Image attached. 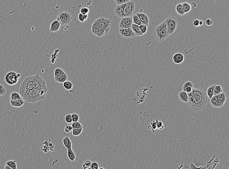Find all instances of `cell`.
I'll use <instances>...</instances> for the list:
<instances>
[{
  "label": "cell",
  "mask_w": 229,
  "mask_h": 169,
  "mask_svg": "<svg viewBox=\"0 0 229 169\" xmlns=\"http://www.w3.org/2000/svg\"><path fill=\"white\" fill-rule=\"evenodd\" d=\"M188 105L189 108L195 111L202 110L208 103V96L206 91L203 89L193 88L191 92L188 93Z\"/></svg>",
  "instance_id": "6da1fadb"
},
{
  "label": "cell",
  "mask_w": 229,
  "mask_h": 169,
  "mask_svg": "<svg viewBox=\"0 0 229 169\" xmlns=\"http://www.w3.org/2000/svg\"><path fill=\"white\" fill-rule=\"evenodd\" d=\"M48 91L46 83H45L37 88L27 90L19 94L26 102L35 103L45 99Z\"/></svg>",
  "instance_id": "7a4b0ae2"
},
{
  "label": "cell",
  "mask_w": 229,
  "mask_h": 169,
  "mask_svg": "<svg viewBox=\"0 0 229 169\" xmlns=\"http://www.w3.org/2000/svg\"><path fill=\"white\" fill-rule=\"evenodd\" d=\"M111 22L105 17H100L95 20L91 26V31L98 37L106 35L110 31Z\"/></svg>",
  "instance_id": "3957f363"
},
{
  "label": "cell",
  "mask_w": 229,
  "mask_h": 169,
  "mask_svg": "<svg viewBox=\"0 0 229 169\" xmlns=\"http://www.w3.org/2000/svg\"><path fill=\"white\" fill-rule=\"evenodd\" d=\"M46 83L45 80L38 74L26 78L20 85L19 93L27 90L37 88L43 84Z\"/></svg>",
  "instance_id": "277c9868"
},
{
  "label": "cell",
  "mask_w": 229,
  "mask_h": 169,
  "mask_svg": "<svg viewBox=\"0 0 229 169\" xmlns=\"http://www.w3.org/2000/svg\"><path fill=\"white\" fill-rule=\"evenodd\" d=\"M135 10V3L132 1H130L126 3L117 5L115 7L114 12L117 17L122 18L132 16Z\"/></svg>",
  "instance_id": "5b68a950"
},
{
  "label": "cell",
  "mask_w": 229,
  "mask_h": 169,
  "mask_svg": "<svg viewBox=\"0 0 229 169\" xmlns=\"http://www.w3.org/2000/svg\"><path fill=\"white\" fill-rule=\"evenodd\" d=\"M153 36L158 42H163L169 37L166 24L164 21L155 27L153 31Z\"/></svg>",
  "instance_id": "8992f818"
},
{
  "label": "cell",
  "mask_w": 229,
  "mask_h": 169,
  "mask_svg": "<svg viewBox=\"0 0 229 169\" xmlns=\"http://www.w3.org/2000/svg\"><path fill=\"white\" fill-rule=\"evenodd\" d=\"M166 24L167 29L169 34L172 35L176 30L178 24V21L176 18L173 16H169L164 21Z\"/></svg>",
  "instance_id": "52a82bcc"
},
{
  "label": "cell",
  "mask_w": 229,
  "mask_h": 169,
  "mask_svg": "<svg viewBox=\"0 0 229 169\" xmlns=\"http://www.w3.org/2000/svg\"><path fill=\"white\" fill-rule=\"evenodd\" d=\"M72 19L71 13L66 11L59 12L57 15V20L61 23V26H64L69 24Z\"/></svg>",
  "instance_id": "ba28073f"
},
{
  "label": "cell",
  "mask_w": 229,
  "mask_h": 169,
  "mask_svg": "<svg viewBox=\"0 0 229 169\" xmlns=\"http://www.w3.org/2000/svg\"><path fill=\"white\" fill-rule=\"evenodd\" d=\"M21 77V74L16 73L14 71H10L4 76V80L8 85H14L16 84Z\"/></svg>",
  "instance_id": "9c48e42d"
},
{
  "label": "cell",
  "mask_w": 229,
  "mask_h": 169,
  "mask_svg": "<svg viewBox=\"0 0 229 169\" xmlns=\"http://www.w3.org/2000/svg\"><path fill=\"white\" fill-rule=\"evenodd\" d=\"M119 33L121 36L124 38H132L136 36L131 27L119 28Z\"/></svg>",
  "instance_id": "30bf717a"
},
{
  "label": "cell",
  "mask_w": 229,
  "mask_h": 169,
  "mask_svg": "<svg viewBox=\"0 0 229 169\" xmlns=\"http://www.w3.org/2000/svg\"><path fill=\"white\" fill-rule=\"evenodd\" d=\"M132 23L133 22L132 16L123 17L122 18L120 21L119 27V28H126L128 27H131Z\"/></svg>",
  "instance_id": "8fae6325"
},
{
  "label": "cell",
  "mask_w": 229,
  "mask_h": 169,
  "mask_svg": "<svg viewBox=\"0 0 229 169\" xmlns=\"http://www.w3.org/2000/svg\"><path fill=\"white\" fill-rule=\"evenodd\" d=\"M136 14L138 16L143 25H145L148 26L150 21L148 16L147 14L143 12H138L136 13Z\"/></svg>",
  "instance_id": "7c38bea8"
},
{
  "label": "cell",
  "mask_w": 229,
  "mask_h": 169,
  "mask_svg": "<svg viewBox=\"0 0 229 169\" xmlns=\"http://www.w3.org/2000/svg\"><path fill=\"white\" fill-rule=\"evenodd\" d=\"M185 57L184 55L181 53H177L173 55L172 61L174 64H180L184 61Z\"/></svg>",
  "instance_id": "4fadbf2b"
},
{
  "label": "cell",
  "mask_w": 229,
  "mask_h": 169,
  "mask_svg": "<svg viewBox=\"0 0 229 169\" xmlns=\"http://www.w3.org/2000/svg\"><path fill=\"white\" fill-rule=\"evenodd\" d=\"M217 98L218 102V107L220 108L222 107L224 105L225 103L226 102L227 98V94L223 92L222 93L217 95Z\"/></svg>",
  "instance_id": "5bb4252c"
},
{
  "label": "cell",
  "mask_w": 229,
  "mask_h": 169,
  "mask_svg": "<svg viewBox=\"0 0 229 169\" xmlns=\"http://www.w3.org/2000/svg\"><path fill=\"white\" fill-rule=\"evenodd\" d=\"M61 26V23L58 21V20H56L53 21L51 23L50 26V28H49L50 31L52 32H57L58 30L60 29Z\"/></svg>",
  "instance_id": "9a60e30c"
},
{
  "label": "cell",
  "mask_w": 229,
  "mask_h": 169,
  "mask_svg": "<svg viewBox=\"0 0 229 169\" xmlns=\"http://www.w3.org/2000/svg\"><path fill=\"white\" fill-rule=\"evenodd\" d=\"M10 105L12 107H21L23 106L25 104V102L22 99H18V100H10Z\"/></svg>",
  "instance_id": "2e32d148"
},
{
  "label": "cell",
  "mask_w": 229,
  "mask_h": 169,
  "mask_svg": "<svg viewBox=\"0 0 229 169\" xmlns=\"http://www.w3.org/2000/svg\"><path fill=\"white\" fill-rule=\"evenodd\" d=\"M63 143L65 147L68 149H72V142L68 137H66L63 139Z\"/></svg>",
  "instance_id": "e0dca14e"
},
{
  "label": "cell",
  "mask_w": 229,
  "mask_h": 169,
  "mask_svg": "<svg viewBox=\"0 0 229 169\" xmlns=\"http://www.w3.org/2000/svg\"><path fill=\"white\" fill-rule=\"evenodd\" d=\"M178 96L179 99L182 102L187 103L188 102V96L187 93L185 91L182 90V91L180 92L178 94Z\"/></svg>",
  "instance_id": "ac0fdd59"
},
{
  "label": "cell",
  "mask_w": 229,
  "mask_h": 169,
  "mask_svg": "<svg viewBox=\"0 0 229 169\" xmlns=\"http://www.w3.org/2000/svg\"><path fill=\"white\" fill-rule=\"evenodd\" d=\"M68 78V75L67 74V73H65L62 74L59 77L55 78L54 79H55V81L58 83H63L67 80Z\"/></svg>",
  "instance_id": "d6986e66"
},
{
  "label": "cell",
  "mask_w": 229,
  "mask_h": 169,
  "mask_svg": "<svg viewBox=\"0 0 229 169\" xmlns=\"http://www.w3.org/2000/svg\"><path fill=\"white\" fill-rule=\"evenodd\" d=\"M131 28L132 29L133 31L135 33L136 36H142L143 35L142 34V32L141 31L140 29L139 28L138 25L132 23Z\"/></svg>",
  "instance_id": "ffe728a7"
},
{
  "label": "cell",
  "mask_w": 229,
  "mask_h": 169,
  "mask_svg": "<svg viewBox=\"0 0 229 169\" xmlns=\"http://www.w3.org/2000/svg\"><path fill=\"white\" fill-rule=\"evenodd\" d=\"M210 102H211V105L213 106L214 108H219L218 107V99L217 98V95H214L213 97L210 99Z\"/></svg>",
  "instance_id": "44dd1931"
},
{
  "label": "cell",
  "mask_w": 229,
  "mask_h": 169,
  "mask_svg": "<svg viewBox=\"0 0 229 169\" xmlns=\"http://www.w3.org/2000/svg\"><path fill=\"white\" fill-rule=\"evenodd\" d=\"M216 86L215 84L212 85L211 86H210L209 87H208V88L206 92L207 96L209 98V99H211L213 96H214L213 95V89Z\"/></svg>",
  "instance_id": "7402d4cb"
},
{
  "label": "cell",
  "mask_w": 229,
  "mask_h": 169,
  "mask_svg": "<svg viewBox=\"0 0 229 169\" xmlns=\"http://www.w3.org/2000/svg\"><path fill=\"white\" fill-rule=\"evenodd\" d=\"M175 10L176 12L181 16H183L185 14L184 12L182 3H178L175 7Z\"/></svg>",
  "instance_id": "603a6c76"
},
{
  "label": "cell",
  "mask_w": 229,
  "mask_h": 169,
  "mask_svg": "<svg viewBox=\"0 0 229 169\" xmlns=\"http://www.w3.org/2000/svg\"><path fill=\"white\" fill-rule=\"evenodd\" d=\"M67 155H68V159L70 160L71 162L74 161L76 159V155L74 153V152L73 151L72 149L68 150Z\"/></svg>",
  "instance_id": "cb8c5ba5"
},
{
  "label": "cell",
  "mask_w": 229,
  "mask_h": 169,
  "mask_svg": "<svg viewBox=\"0 0 229 169\" xmlns=\"http://www.w3.org/2000/svg\"><path fill=\"white\" fill-rule=\"evenodd\" d=\"M182 4L185 14L189 12L191 9V6L190 3L187 2H184L183 3H182Z\"/></svg>",
  "instance_id": "d4e9b609"
},
{
  "label": "cell",
  "mask_w": 229,
  "mask_h": 169,
  "mask_svg": "<svg viewBox=\"0 0 229 169\" xmlns=\"http://www.w3.org/2000/svg\"><path fill=\"white\" fill-rule=\"evenodd\" d=\"M23 98L21 95L18 93L16 92H13L10 95V99L11 100H18V99H22Z\"/></svg>",
  "instance_id": "484cf974"
},
{
  "label": "cell",
  "mask_w": 229,
  "mask_h": 169,
  "mask_svg": "<svg viewBox=\"0 0 229 169\" xmlns=\"http://www.w3.org/2000/svg\"><path fill=\"white\" fill-rule=\"evenodd\" d=\"M223 92L222 87L220 85H216L213 89V95H217Z\"/></svg>",
  "instance_id": "4316f807"
},
{
  "label": "cell",
  "mask_w": 229,
  "mask_h": 169,
  "mask_svg": "<svg viewBox=\"0 0 229 169\" xmlns=\"http://www.w3.org/2000/svg\"><path fill=\"white\" fill-rule=\"evenodd\" d=\"M6 165H7L10 166L12 169H16L17 168L16 162L15 160H8L6 163Z\"/></svg>",
  "instance_id": "83f0119b"
},
{
  "label": "cell",
  "mask_w": 229,
  "mask_h": 169,
  "mask_svg": "<svg viewBox=\"0 0 229 169\" xmlns=\"http://www.w3.org/2000/svg\"><path fill=\"white\" fill-rule=\"evenodd\" d=\"M83 130V127L80 128H76V129H72V133L74 136H79L82 133V131Z\"/></svg>",
  "instance_id": "f1b7e54d"
},
{
  "label": "cell",
  "mask_w": 229,
  "mask_h": 169,
  "mask_svg": "<svg viewBox=\"0 0 229 169\" xmlns=\"http://www.w3.org/2000/svg\"><path fill=\"white\" fill-rule=\"evenodd\" d=\"M157 120L158 119L152 121L150 125L148 126V129H151L152 131V132H155L156 130H157Z\"/></svg>",
  "instance_id": "f546056e"
},
{
  "label": "cell",
  "mask_w": 229,
  "mask_h": 169,
  "mask_svg": "<svg viewBox=\"0 0 229 169\" xmlns=\"http://www.w3.org/2000/svg\"><path fill=\"white\" fill-rule=\"evenodd\" d=\"M65 73V71L63 70L61 68H56L55 70H54V78L60 76L62 74H64Z\"/></svg>",
  "instance_id": "4dcf8cb0"
},
{
  "label": "cell",
  "mask_w": 229,
  "mask_h": 169,
  "mask_svg": "<svg viewBox=\"0 0 229 169\" xmlns=\"http://www.w3.org/2000/svg\"><path fill=\"white\" fill-rule=\"evenodd\" d=\"M63 84L64 88L67 90H71L73 88V84L71 81H66Z\"/></svg>",
  "instance_id": "1f68e13d"
},
{
  "label": "cell",
  "mask_w": 229,
  "mask_h": 169,
  "mask_svg": "<svg viewBox=\"0 0 229 169\" xmlns=\"http://www.w3.org/2000/svg\"><path fill=\"white\" fill-rule=\"evenodd\" d=\"M132 22H133V24H135V25H138V26L142 25V22L139 19L138 16H137L136 14H134L133 16H132Z\"/></svg>",
  "instance_id": "d6a6232c"
},
{
  "label": "cell",
  "mask_w": 229,
  "mask_h": 169,
  "mask_svg": "<svg viewBox=\"0 0 229 169\" xmlns=\"http://www.w3.org/2000/svg\"><path fill=\"white\" fill-rule=\"evenodd\" d=\"M78 20L80 22H84L87 20L88 18V14H83L82 13H79L78 16Z\"/></svg>",
  "instance_id": "836d02e7"
},
{
  "label": "cell",
  "mask_w": 229,
  "mask_h": 169,
  "mask_svg": "<svg viewBox=\"0 0 229 169\" xmlns=\"http://www.w3.org/2000/svg\"><path fill=\"white\" fill-rule=\"evenodd\" d=\"M139 28H140V30H141V31L142 32V34L143 35L145 34L147 32L148 26H146V25H145L142 24L141 25H139Z\"/></svg>",
  "instance_id": "e575fe53"
},
{
  "label": "cell",
  "mask_w": 229,
  "mask_h": 169,
  "mask_svg": "<svg viewBox=\"0 0 229 169\" xmlns=\"http://www.w3.org/2000/svg\"><path fill=\"white\" fill-rule=\"evenodd\" d=\"M7 93V89L3 84L0 83V96L4 95Z\"/></svg>",
  "instance_id": "d590c367"
},
{
  "label": "cell",
  "mask_w": 229,
  "mask_h": 169,
  "mask_svg": "<svg viewBox=\"0 0 229 169\" xmlns=\"http://www.w3.org/2000/svg\"><path fill=\"white\" fill-rule=\"evenodd\" d=\"M71 126L73 128V129H76V128H80L83 127V125H82L81 123L79 122L78 121L77 122H72L71 123Z\"/></svg>",
  "instance_id": "8d00e7d4"
},
{
  "label": "cell",
  "mask_w": 229,
  "mask_h": 169,
  "mask_svg": "<svg viewBox=\"0 0 229 169\" xmlns=\"http://www.w3.org/2000/svg\"><path fill=\"white\" fill-rule=\"evenodd\" d=\"M188 87H191L194 88V84H193V83H192V82H191L190 81H189L186 82L185 83H184L183 85L182 86V90L184 91L185 89Z\"/></svg>",
  "instance_id": "74e56055"
},
{
  "label": "cell",
  "mask_w": 229,
  "mask_h": 169,
  "mask_svg": "<svg viewBox=\"0 0 229 169\" xmlns=\"http://www.w3.org/2000/svg\"><path fill=\"white\" fill-rule=\"evenodd\" d=\"M71 118L72 122H77L79 121L80 117L77 114H73L71 115Z\"/></svg>",
  "instance_id": "f35d334b"
},
{
  "label": "cell",
  "mask_w": 229,
  "mask_h": 169,
  "mask_svg": "<svg viewBox=\"0 0 229 169\" xmlns=\"http://www.w3.org/2000/svg\"><path fill=\"white\" fill-rule=\"evenodd\" d=\"M164 128V125L163 122L157 120V129L163 130Z\"/></svg>",
  "instance_id": "ab89813d"
},
{
  "label": "cell",
  "mask_w": 229,
  "mask_h": 169,
  "mask_svg": "<svg viewBox=\"0 0 229 169\" xmlns=\"http://www.w3.org/2000/svg\"><path fill=\"white\" fill-rule=\"evenodd\" d=\"M65 121L68 123H71L72 122L71 115V114H67L65 116Z\"/></svg>",
  "instance_id": "60d3db41"
},
{
  "label": "cell",
  "mask_w": 229,
  "mask_h": 169,
  "mask_svg": "<svg viewBox=\"0 0 229 169\" xmlns=\"http://www.w3.org/2000/svg\"><path fill=\"white\" fill-rule=\"evenodd\" d=\"M90 11V10L87 7H83L80 10V13L83 14H88Z\"/></svg>",
  "instance_id": "b9f144b4"
},
{
  "label": "cell",
  "mask_w": 229,
  "mask_h": 169,
  "mask_svg": "<svg viewBox=\"0 0 229 169\" xmlns=\"http://www.w3.org/2000/svg\"><path fill=\"white\" fill-rule=\"evenodd\" d=\"M99 165L97 162H94L91 163V165H90V169H99Z\"/></svg>",
  "instance_id": "7bdbcfd3"
},
{
  "label": "cell",
  "mask_w": 229,
  "mask_h": 169,
  "mask_svg": "<svg viewBox=\"0 0 229 169\" xmlns=\"http://www.w3.org/2000/svg\"><path fill=\"white\" fill-rule=\"evenodd\" d=\"M130 0H114V2L117 5L121 4L123 3H126L130 1Z\"/></svg>",
  "instance_id": "ee69618b"
},
{
  "label": "cell",
  "mask_w": 229,
  "mask_h": 169,
  "mask_svg": "<svg viewBox=\"0 0 229 169\" xmlns=\"http://www.w3.org/2000/svg\"><path fill=\"white\" fill-rule=\"evenodd\" d=\"M72 129H73V128L71 125H66L65 128V132L68 133L72 131Z\"/></svg>",
  "instance_id": "f6af8a7d"
},
{
  "label": "cell",
  "mask_w": 229,
  "mask_h": 169,
  "mask_svg": "<svg viewBox=\"0 0 229 169\" xmlns=\"http://www.w3.org/2000/svg\"><path fill=\"white\" fill-rule=\"evenodd\" d=\"M205 23H206L207 26H212L213 23V20L210 19L209 18H207L205 19Z\"/></svg>",
  "instance_id": "bcb514c9"
},
{
  "label": "cell",
  "mask_w": 229,
  "mask_h": 169,
  "mask_svg": "<svg viewBox=\"0 0 229 169\" xmlns=\"http://www.w3.org/2000/svg\"><path fill=\"white\" fill-rule=\"evenodd\" d=\"M193 25L195 27H198L199 26V20L198 19L194 20L193 22Z\"/></svg>",
  "instance_id": "7dc6e473"
},
{
  "label": "cell",
  "mask_w": 229,
  "mask_h": 169,
  "mask_svg": "<svg viewBox=\"0 0 229 169\" xmlns=\"http://www.w3.org/2000/svg\"><path fill=\"white\" fill-rule=\"evenodd\" d=\"M193 89V87H186V88L185 89V90H184V91H185V92L187 93H190V92H191V91H192Z\"/></svg>",
  "instance_id": "c3c4849f"
},
{
  "label": "cell",
  "mask_w": 229,
  "mask_h": 169,
  "mask_svg": "<svg viewBox=\"0 0 229 169\" xmlns=\"http://www.w3.org/2000/svg\"><path fill=\"white\" fill-rule=\"evenodd\" d=\"M84 164L86 165V166H87L88 167H90V165H91V161L90 160H86L85 163H84Z\"/></svg>",
  "instance_id": "681fc988"
},
{
  "label": "cell",
  "mask_w": 229,
  "mask_h": 169,
  "mask_svg": "<svg viewBox=\"0 0 229 169\" xmlns=\"http://www.w3.org/2000/svg\"><path fill=\"white\" fill-rule=\"evenodd\" d=\"M82 167H83V169H90V168L89 167H88L87 166H86L85 164H83V165H82Z\"/></svg>",
  "instance_id": "f907efd6"
},
{
  "label": "cell",
  "mask_w": 229,
  "mask_h": 169,
  "mask_svg": "<svg viewBox=\"0 0 229 169\" xmlns=\"http://www.w3.org/2000/svg\"><path fill=\"white\" fill-rule=\"evenodd\" d=\"M4 169H11V168L10 167V166H8V165H5V167H4Z\"/></svg>",
  "instance_id": "816d5d0a"
},
{
  "label": "cell",
  "mask_w": 229,
  "mask_h": 169,
  "mask_svg": "<svg viewBox=\"0 0 229 169\" xmlns=\"http://www.w3.org/2000/svg\"><path fill=\"white\" fill-rule=\"evenodd\" d=\"M204 22L202 20L199 21V26H202L203 25Z\"/></svg>",
  "instance_id": "f5cc1de1"
}]
</instances>
